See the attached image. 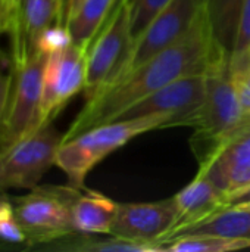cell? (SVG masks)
<instances>
[{
    "mask_svg": "<svg viewBox=\"0 0 250 252\" xmlns=\"http://www.w3.org/2000/svg\"><path fill=\"white\" fill-rule=\"evenodd\" d=\"M84 0H68V4H66V9H65V16H63V21L66 24V19L71 16V13L83 3Z\"/></svg>",
    "mask_w": 250,
    "mask_h": 252,
    "instance_id": "cell-30",
    "label": "cell"
},
{
    "mask_svg": "<svg viewBox=\"0 0 250 252\" xmlns=\"http://www.w3.org/2000/svg\"><path fill=\"white\" fill-rule=\"evenodd\" d=\"M124 1H128V0H116V4H115V6H118V4H121V3H124Z\"/></svg>",
    "mask_w": 250,
    "mask_h": 252,
    "instance_id": "cell-33",
    "label": "cell"
},
{
    "mask_svg": "<svg viewBox=\"0 0 250 252\" xmlns=\"http://www.w3.org/2000/svg\"><path fill=\"white\" fill-rule=\"evenodd\" d=\"M55 24H63V0H13L6 31L13 63L37 53L38 37Z\"/></svg>",
    "mask_w": 250,
    "mask_h": 252,
    "instance_id": "cell-11",
    "label": "cell"
},
{
    "mask_svg": "<svg viewBox=\"0 0 250 252\" xmlns=\"http://www.w3.org/2000/svg\"><path fill=\"white\" fill-rule=\"evenodd\" d=\"M96 236L97 235L74 233L41 250L71 252H164L159 245L155 244L130 241L113 235H109V238L105 239Z\"/></svg>",
    "mask_w": 250,
    "mask_h": 252,
    "instance_id": "cell-17",
    "label": "cell"
},
{
    "mask_svg": "<svg viewBox=\"0 0 250 252\" xmlns=\"http://www.w3.org/2000/svg\"><path fill=\"white\" fill-rule=\"evenodd\" d=\"M171 201L177 213V223L167 242L184 227L196 224L225 208V193L209 179L199 173L196 174L193 182H190L184 189L175 193Z\"/></svg>",
    "mask_w": 250,
    "mask_h": 252,
    "instance_id": "cell-13",
    "label": "cell"
},
{
    "mask_svg": "<svg viewBox=\"0 0 250 252\" xmlns=\"http://www.w3.org/2000/svg\"><path fill=\"white\" fill-rule=\"evenodd\" d=\"M250 123L245 114L231 80L230 56L221 58L205 72V97L189 123L194 128L190 140L197 162L208 159L221 143Z\"/></svg>",
    "mask_w": 250,
    "mask_h": 252,
    "instance_id": "cell-2",
    "label": "cell"
},
{
    "mask_svg": "<svg viewBox=\"0 0 250 252\" xmlns=\"http://www.w3.org/2000/svg\"><path fill=\"white\" fill-rule=\"evenodd\" d=\"M231 80L243 112L250 115V66L231 71Z\"/></svg>",
    "mask_w": 250,
    "mask_h": 252,
    "instance_id": "cell-26",
    "label": "cell"
},
{
    "mask_svg": "<svg viewBox=\"0 0 250 252\" xmlns=\"http://www.w3.org/2000/svg\"><path fill=\"white\" fill-rule=\"evenodd\" d=\"M245 0H203V7L215 40L230 55L233 52Z\"/></svg>",
    "mask_w": 250,
    "mask_h": 252,
    "instance_id": "cell-19",
    "label": "cell"
},
{
    "mask_svg": "<svg viewBox=\"0 0 250 252\" xmlns=\"http://www.w3.org/2000/svg\"><path fill=\"white\" fill-rule=\"evenodd\" d=\"M250 248V239L218 235H183L164 245V252H231Z\"/></svg>",
    "mask_w": 250,
    "mask_h": 252,
    "instance_id": "cell-20",
    "label": "cell"
},
{
    "mask_svg": "<svg viewBox=\"0 0 250 252\" xmlns=\"http://www.w3.org/2000/svg\"><path fill=\"white\" fill-rule=\"evenodd\" d=\"M134 43L130 3L124 1L113 7L88 49L84 87L85 102L100 94L125 74Z\"/></svg>",
    "mask_w": 250,
    "mask_h": 252,
    "instance_id": "cell-5",
    "label": "cell"
},
{
    "mask_svg": "<svg viewBox=\"0 0 250 252\" xmlns=\"http://www.w3.org/2000/svg\"><path fill=\"white\" fill-rule=\"evenodd\" d=\"M0 244L7 252L29 250L25 233L16 220L7 193L0 199Z\"/></svg>",
    "mask_w": 250,
    "mask_h": 252,
    "instance_id": "cell-21",
    "label": "cell"
},
{
    "mask_svg": "<svg viewBox=\"0 0 250 252\" xmlns=\"http://www.w3.org/2000/svg\"><path fill=\"white\" fill-rule=\"evenodd\" d=\"M72 43L71 34L63 24H55L49 27L37 40V52H43L46 55H50L56 50H60Z\"/></svg>",
    "mask_w": 250,
    "mask_h": 252,
    "instance_id": "cell-24",
    "label": "cell"
},
{
    "mask_svg": "<svg viewBox=\"0 0 250 252\" xmlns=\"http://www.w3.org/2000/svg\"><path fill=\"white\" fill-rule=\"evenodd\" d=\"M225 56L230 53L215 40L203 7L190 30L174 44L87 100L65 133L63 142L96 126L115 121L131 105L175 80L205 74L212 63Z\"/></svg>",
    "mask_w": 250,
    "mask_h": 252,
    "instance_id": "cell-1",
    "label": "cell"
},
{
    "mask_svg": "<svg viewBox=\"0 0 250 252\" xmlns=\"http://www.w3.org/2000/svg\"><path fill=\"white\" fill-rule=\"evenodd\" d=\"M250 204V186L245 188L242 190L233 192L225 196V208H233V207H245Z\"/></svg>",
    "mask_w": 250,
    "mask_h": 252,
    "instance_id": "cell-28",
    "label": "cell"
},
{
    "mask_svg": "<svg viewBox=\"0 0 250 252\" xmlns=\"http://www.w3.org/2000/svg\"><path fill=\"white\" fill-rule=\"evenodd\" d=\"M237 208H245V210H250V204H249V205H245V207H237Z\"/></svg>",
    "mask_w": 250,
    "mask_h": 252,
    "instance_id": "cell-34",
    "label": "cell"
},
{
    "mask_svg": "<svg viewBox=\"0 0 250 252\" xmlns=\"http://www.w3.org/2000/svg\"><path fill=\"white\" fill-rule=\"evenodd\" d=\"M250 66V0H245L237 27L236 43L230 55V71Z\"/></svg>",
    "mask_w": 250,
    "mask_h": 252,
    "instance_id": "cell-22",
    "label": "cell"
},
{
    "mask_svg": "<svg viewBox=\"0 0 250 252\" xmlns=\"http://www.w3.org/2000/svg\"><path fill=\"white\" fill-rule=\"evenodd\" d=\"M4 195H6V193H1V192H0V199H1ZM0 251H4V248H3V245H1V244H0Z\"/></svg>",
    "mask_w": 250,
    "mask_h": 252,
    "instance_id": "cell-32",
    "label": "cell"
},
{
    "mask_svg": "<svg viewBox=\"0 0 250 252\" xmlns=\"http://www.w3.org/2000/svg\"><path fill=\"white\" fill-rule=\"evenodd\" d=\"M171 0H128L131 15V30L137 38L150 21L169 3Z\"/></svg>",
    "mask_w": 250,
    "mask_h": 252,
    "instance_id": "cell-23",
    "label": "cell"
},
{
    "mask_svg": "<svg viewBox=\"0 0 250 252\" xmlns=\"http://www.w3.org/2000/svg\"><path fill=\"white\" fill-rule=\"evenodd\" d=\"M88 49L74 41L66 47L47 55L43 93L38 117V128L53 123L66 103L80 92H84L87 77Z\"/></svg>",
    "mask_w": 250,
    "mask_h": 252,
    "instance_id": "cell-8",
    "label": "cell"
},
{
    "mask_svg": "<svg viewBox=\"0 0 250 252\" xmlns=\"http://www.w3.org/2000/svg\"><path fill=\"white\" fill-rule=\"evenodd\" d=\"M175 223L177 213L171 198L158 202L118 204L111 235L162 248Z\"/></svg>",
    "mask_w": 250,
    "mask_h": 252,
    "instance_id": "cell-12",
    "label": "cell"
},
{
    "mask_svg": "<svg viewBox=\"0 0 250 252\" xmlns=\"http://www.w3.org/2000/svg\"><path fill=\"white\" fill-rule=\"evenodd\" d=\"M63 137L65 133L49 123L0 148V192L38 186L55 165Z\"/></svg>",
    "mask_w": 250,
    "mask_h": 252,
    "instance_id": "cell-6",
    "label": "cell"
},
{
    "mask_svg": "<svg viewBox=\"0 0 250 252\" xmlns=\"http://www.w3.org/2000/svg\"><path fill=\"white\" fill-rule=\"evenodd\" d=\"M205 97V74L190 75L169 83L125 109L116 120L149 115H171L168 127H189ZM115 120V121H116Z\"/></svg>",
    "mask_w": 250,
    "mask_h": 252,
    "instance_id": "cell-9",
    "label": "cell"
},
{
    "mask_svg": "<svg viewBox=\"0 0 250 252\" xmlns=\"http://www.w3.org/2000/svg\"><path fill=\"white\" fill-rule=\"evenodd\" d=\"M250 165V123L230 136L203 162L199 164V174L209 179L224 193L230 180Z\"/></svg>",
    "mask_w": 250,
    "mask_h": 252,
    "instance_id": "cell-14",
    "label": "cell"
},
{
    "mask_svg": "<svg viewBox=\"0 0 250 252\" xmlns=\"http://www.w3.org/2000/svg\"><path fill=\"white\" fill-rule=\"evenodd\" d=\"M250 186V165L246 167L245 170L239 171L228 183V188H227V195L233 193V192H237V190H242L245 188H249Z\"/></svg>",
    "mask_w": 250,
    "mask_h": 252,
    "instance_id": "cell-27",
    "label": "cell"
},
{
    "mask_svg": "<svg viewBox=\"0 0 250 252\" xmlns=\"http://www.w3.org/2000/svg\"><path fill=\"white\" fill-rule=\"evenodd\" d=\"M10 7H12V0H4L0 4V35L6 34L7 31V24H9V16H10Z\"/></svg>",
    "mask_w": 250,
    "mask_h": 252,
    "instance_id": "cell-29",
    "label": "cell"
},
{
    "mask_svg": "<svg viewBox=\"0 0 250 252\" xmlns=\"http://www.w3.org/2000/svg\"><path fill=\"white\" fill-rule=\"evenodd\" d=\"M171 120V115H149L96 126L65 140L56 154L55 165L66 176L68 185L83 189L88 173L108 155L140 134L168 128Z\"/></svg>",
    "mask_w": 250,
    "mask_h": 252,
    "instance_id": "cell-3",
    "label": "cell"
},
{
    "mask_svg": "<svg viewBox=\"0 0 250 252\" xmlns=\"http://www.w3.org/2000/svg\"><path fill=\"white\" fill-rule=\"evenodd\" d=\"M13 81V59L10 52H4L0 47V126L4 118V112L7 108L10 89Z\"/></svg>",
    "mask_w": 250,
    "mask_h": 252,
    "instance_id": "cell-25",
    "label": "cell"
},
{
    "mask_svg": "<svg viewBox=\"0 0 250 252\" xmlns=\"http://www.w3.org/2000/svg\"><path fill=\"white\" fill-rule=\"evenodd\" d=\"M46 61L47 55L37 52L25 61L13 63L10 96L0 126V148L38 128Z\"/></svg>",
    "mask_w": 250,
    "mask_h": 252,
    "instance_id": "cell-7",
    "label": "cell"
},
{
    "mask_svg": "<svg viewBox=\"0 0 250 252\" xmlns=\"http://www.w3.org/2000/svg\"><path fill=\"white\" fill-rule=\"evenodd\" d=\"M183 235H218L236 239H250V210L237 207L224 208L196 224L184 227L171 239Z\"/></svg>",
    "mask_w": 250,
    "mask_h": 252,
    "instance_id": "cell-18",
    "label": "cell"
},
{
    "mask_svg": "<svg viewBox=\"0 0 250 252\" xmlns=\"http://www.w3.org/2000/svg\"><path fill=\"white\" fill-rule=\"evenodd\" d=\"M78 190L71 185H38L27 195L9 196L29 250H41L77 233L71 207Z\"/></svg>",
    "mask_w": 250,
    "mask_h": 252,
    "instance_id": "cell-4",
    "label": "cell"
},
{
    "mask_svg": "<svg viewBox=\"0 0 250 252\" xmlns=\"http://www.w3.org/2000/svg\"><path fill=\"white\" fill-rule=\"evenodd\" d=\"M202 9L203 0H171L136 38L124 75L181 38L194 24Z\"/></svg>",
    "mask_w": 250,
    "mask_h": 252,
    "instance_id": "cell-10",
    "label": "cell"
},
{
    "mask_svg": "<svg viewBox=\"0 0 250 252\" xmlns=\"http://www.w3.org/2000/svg\"><path fill=\"white\" fill-rule=\"evenodd\" d=\"M3 1H4V0H0V4H1V3H3Z\"/></svg>",
    "mask_w": 250,
    "mask_h": 252,
    "instance_id": "cell-35",
    "label": "cell"
},
{
    "mask_svg": "<svg viewBox=\"0 0 250 252\" xmlns=\"http://www.w3.org/2000/svg\"><path fill=\"white\" fill-rule=\"evenodd\" d=\"M118 202L106 195L83 188L72 201V223L77 233L111 235Z\"/></svg>",
    "mask_w": 250,
    "mask_h": 252,
    "instance_id": "cell-15",
    "label": "cell"
},
{
    "mask_svg": "<svg viewBox=\"0 0 250 252\" xmlns=\"http://www.w3.org/2000/svg\"><path fill=\"white\" fill-rule=\"evenodd\" d=\"M116 0H84L66 19V28L75 44L90 49L111 16Z\"/></svg>",
    "mask_w": 250,
    "mask_h": 252,
    "instance_id": "cell-16",
    "label": "cell"
},
{
    "mask_svg": "<svg viewBox=\"0 0 250 252\" xmlns=\"http://www.w3.org/2000/svg\"><path fill=\"white\" fill-rule=\"evenodd\" d=\"M66 4H68V0H63V16H65V9H66ZM65 24V21H63Z\"/></svg>",
    "mask_w": 250,
    "mask_h": 252,
    "instance_id": "cell-31",
    "label": "cell"
}]
</instances>
